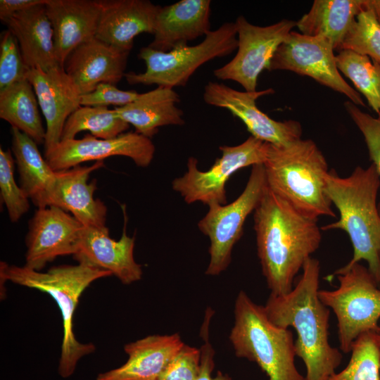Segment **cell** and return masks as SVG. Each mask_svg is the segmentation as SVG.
Masks as SVG:
<instances>
[{
	"instance_id": "4fadbf2b",
	"label": "cell",
	"mask_w": 380,
	"mask_h": 380,
	"mask_svg": "<svg viewBox=\"0 0 380 380\" xmlns=\"http://www.w3.org/2000/svg\"><path fill=\"white\" fill-rule=\"evenodd\" d=\"M272 88L255 91H239L224 84L209 82L204 87L203 100L210 106L225 108L246 125L251 136L275 146H286L301 139L298 121H277L256 106V100L272 94Z\"/></svg>"
},
{
	"instance_id": "f546056e",
	"label": "cell",
	"mask_w": 380,
	"mask_h": 380,
	"mask_svg": "<svg viewBox=\"0 0 380 380\" xmlns=\"http://www.w3.org/2000/svg\"><path fill=\"white\" fill-rule=\"evenodd\" d=\"M336 60L338 70L352 81L371 108L380 114V63L349 50L339 51Z\"/></svg>"
},
{
	"instance_id": "8992f818",
	"label": "cell",
	"mask_w": 380,
	"mask_h": 380,
	"mask_svg": "<svg viewBox=\"0 0 380 380\" xmlns=\"http://www.w3.org/2000/svg\"><path fill=\"white\" fill-rule=\"evenodd\" d=\"M229 340L239 357L254 362L269 380H305L295 365L293 336L289 328L274 324L264 306L243 291L234 303V323Z\"/></svg>"
},
{
	"instance_id": "f1b7e54d",
	"label": "cell",
	"mask_w": 380,
	"mask_h": 380,
	"mask_svg": "<svg viewBox=\"0 0 380 380\" xmlns=\"http://www.w3.org/2000/svg\"><path fill=\"white\" fill-rule=\"evenodd\" d=\"M129 127V125L118 117L115 109L81 106L65 122L61 140L75 139L79 132L85 130L99 139H112L125 133Z\"/></svg>"
},
{
	"instance_id": "ffe728a7",
	"label": "cell",
	"mask_w": 380,
	"mask_h": 380,
	"mask_svg": "<svg viewBox=\"0 0 380 380\" xmlns=\"http://www.w3.org/2000/svg\"><path fill=\"white\" fill-rule=\"evenodd\" d=\"M129 54L95 37L76 48L63 68L82 95L101 83L118 84L125 77Z\"/></svg>"
},
{
	"instance_id": "836d02e7",
	"label": "cell",
	"mask_w": 380,
	"mask_h": 380,
	"mask_svg": "<svg viewBox=\"0 0 380 380\" xmlns=\"http://www.w3.org/2000/svg\"><path fill=\"white\" fill-rule=\"evenodd\" d=\"M15 37L9 30L0 38V91L26 78L29 70Z\"/></svg>"
},
{
	"instance_id": "7c38bea8",
	"label": "cell",
	"mask_w": 380,
	"mask_h": 380,
	"mask_svg": "<svg viewBox=\"0 0 380 380\" xmlns=\"http://www.w3.org/2000/svg\"><path fill=\"white\" fill-rule=\"evenodd\" d=\"M235 24L236 54L213 74L219 80L236 82L246 91H255L260 74L267 70L274 53L296 26V22L283 19L271 25L258 26L240 15Z\"/></svg>"
},
{
	"instance_id": "9c48e42d",
	"label": "cell",
	"mask_w": 380,
	"mask_h": 380,
	"mask_svg": "<svg viewBox=\"0 0 380 380\" xmlns=\"http://www.w3.org/2000/svg\"><path fill=\"white\" fill-rule=\"evenodd\" d=\"M267 188L263 164L252 166L243 192L227 205L212 203L198 222L199 230L210 239V261L205 274L216 276L230 264L232 251L243 234L247 217L254 212Z\"/></svg>"
},
{
	"instance_id": "8d00e7d4",
	"label": "cell",
	"mask_w": 380,
	"mask_h": 380,
	"mask_svg": "<svg viewBox=\"0 0 380 380\" xmlns=\"http://www.w3.org/2000/svg\"><path fill=\"white\" fill-rule=\"evenodd\" d=\"M138 95L135 91L120 90L114 84L101 83L92 91L82 95L81 106L119 108L132 102Z\"/></svg>"
},
{
	"instance_id": "ab89813d",
	"label": "cell",
	"mask_w": 380,
	"mask_h": 380,
	"mask_svg": "<svg viewBox=\"0 0 380 380\" xmlns=\"http://www.w3.org/2000/svg\"><path fill=\"white\" fill-rule=\"evenodd\" d=\"M369 3L380 23V0H369Z\"/></svg>"
},
{
	"instance_id": "e575fe53",
	"label": "cell",
	"mask_w": 380,
	"mask_h": 380,
	"mask_svg": "<svg viewBox=\"0 0 380 380\" xmlns=\"http://www.w3.org/2000/svg\"><path fill=\"white\" fill-rule=\"evenodd\" d=\"M346 111L362 132L369 156L380 177V114L374 118L362 111L350 101L344 103ZM380 214V201L378 205Z\"/></svg>"
},
{
	"instance_id": "4dcf8cb0",
	"label": "cell",
	"mask_w": 380,
	"mask_h": 380,
	"mask_svg": "<svg viewBox=\"0 0 380 380\" xmlns=\"http://www.w3.org/2000/svg\"><path fill=\"white\" fill-rule=\"evenodd\" d=\"M350 352L347 366L329 380H380V350L374 331L360 334Z\"/></svg>"
},
{
	"instance_id": "5b68a950",
	"label": "cell",
	"mask_w": 380,
	"mask_h": 380,
	"mask_svg": "<svg viewBox=\"0 0 380 380\" xmlns=\"http://www.w3.org/2000/svg\"><path fill=\"white\" fill-rule=\"evenodd\" d=\"M0 275L1 281L9 280L46 293L56 301L61 313L63 328L58 371L63 378L72 375L80 360L95 350L94 344L78 341L73 332V316L79 299L93 281L112 274L84 262L55 266L42 272L25 266L9 265L1 262Z\"/></svg>"
},
{
	"instance_id": "60d3db41",
	"label": "cell",
	"mask_w": 380,
	"mask_h": 380,
	"mask_svg": "<svg viewBox=\"0 0 380 380\" xmlns=\"http://www.w3.org/2000/svg\"><path fill=\"white\" fill-rule=\"evenodd\" d=\"M374 332H375L377 343L380 350V324L378 326V328Z\"/></svg>"
},
{
	"instance_id": "8fae6325",
	"label": "cell",
	"mask_w": 380,
	"mask_h": 380,
	"mask_svg": "<svg viewBox=\"0 0 380 380\" xmlns=\"http://www.w3.org/2000/svg\"><path fill=\"white\" fill-rule=\"evenodd\" d=\"M332 44L326 39L291 31L274 53L267 70H289L308 76L365 106L360 94L343 78Z\"/></svg>"
},
{
	"instance_id": "3957f363",
	"label": "cell",
	"mask_w": 380,
	"mask_h": 380,
	"mask_svg": "<svg viewBox=\"0 0 380 380\" xmlns=\"http://www.w3.org/2000/svg\"><path fill=\"white\" fill-rule=\"evenodd\" d=\"M380 177L373 163L364 169L357 166L347 177L334 170L325 178V194L339 211L338 221L321 229H341L350 239L353 255L343 267L346 270L361 260L367 261L368 270L378 286L380 283V214L376 203Z\"/></svg>"
},
{
	"instance_id": "cb8c5ba5",
	"label": "cell",
	"mask_w": 380,
	"mask_h": 380,
	"mask_svg": "<svg viewBox=\"0 0 380 380\" xmlns=\"http://www.w3.org/2000/svg\"><path fill=\"white\" fill-rule=\"evenodd\" d=\"M46 4L18 12L5 23L18 41L26 65L44 71L61 66Z\"/></svg>"
},
{
	"instance_id": "ba28073f",
	"label": "cell",
	"mask_w": 380,
	"mask_h": 380,
	"mask_svg": "<svg viewBox=\"0 0 380 380\" xmlns=\"http://www.w3.org/2000/svg\"><path fill=\"white\" fill-rule=\"evenodd\" d=\"M334 274L339 286L332 291L319 290L318 296L335 314L340 350L348 353L360 334L378 328L380 288L368 268L359 262Z\"/></svg>"
},
{
	"instance_id": "277c9868",
	"label": "cell",
	"mask_w": 380,
	"mask_h": 380,
	"mask_svg": "<svg viewBox=\"0 0 380 380\" xmlns=\"http://www.w3.org/2000/svg\"><path fill=\"white\" fill-rule=\"evenodd\" d=\"M263 166L267 186L298 213L313 220L336 216L324 191L327 162L312 140L267 143Z\"/></svg>"
},
{
	"instance_id": "9a60e30c",
	"label": "cell",
	"mask_w": 380,
	"mask_h": 380,
	"mask_svg": "<svg viewBox=\"0 0 380 380\" xmlns=\"http://www.w3.org/2000/svg\"><path fill=\"white\" fill-rule=\"evenodd\" d=\"M83 228L77 220L58 207L37 208L29 221L24 266L40 271L58 256L73 255Z\"/></svg>"
},
{
	"instance_id": "30bf717a",
	"label": "cell",
	"mask_w": 380,
	"mask_h": 380,
	"mask_svg": "<svg viewBox=\"0 0 380 380\" xmlns=\"http://www.w3.org/2000/svg\"><path fill=\"white\" fill-rule=\"evenodd\" d=\"M220 150L221 157L216 159L209 170H200L197 159L190 157L186 172L172 181V189L178 192L186 203L201 202L208 205L212 203L225 205L227 182L240 169L263 164L267 143L251 136L239 145L222 146Z\"/></svg>"
},
{
	"instance_id": "44dd1931",
	"label": "cell",
	"mask_w": 380,
	"mask_h": 380,
	"mask_svg": "<svg viewBox=\"0 0 380 380\" xmlns=\"http://www.w3.org/2000/svg\"><path fill=\"white\" fill-rule=\"evenodd\" d=\"M96 38L121 51L130 52L134 38L153 34L160 6L148 0H101Z\"/></svg>"
},
{
	"instance_id": "6da1fadb",
	"label": "cell",
	"mask_w": 380,
	"mask_h": 380,
	"mask_svg": "<svg viewBox=\"0 0 380 380\" xmlns=\"http://www.w3.org/2000/svg\"><path fill=\"white\" fill-rule=\"evenodd\" d=\"M257 252L271 293H289L308 258L319 247L317 220L294 210L267 186L254 210Z\"/></svg>"
},
{
	"instance_id": "1f68e13d",
	"label": "cell",
	"mask_w": 380,
	"mask_h": 380,
	"mask_svg": "<svg viewBox=\"0 0 380 380\" xmlns=\"http://www.w3.org/2000/svg\"><path fill=\"white\" fill-rule=\"evenodd\" d=\"M349 50L369 56L380 63V23L370 6L362 10L349 28L341 45Z\"/></svg>"
},
{
	"instance_id": "f35d334b",
	"label": "cell",
	"mask_w": 380,
	"mask_h": 380,
	"mask_svg": "<svg viewBox=\"0 0 380 380\" xmlns=\"http://www.w3.org/2000/svg\"><path fill=\"white\" fill-rule=\"evenodd\" d=\"M49 0H1L0 19L6 23L14 14L31 7L46 4Z\"/></svg>"
},
{
	"instance_id": "7402d4cb",
	"label": "cell",
	"mask_w": 380,
	"mask_h": 380,
	"mask_svg": "<svg viewBox=\"0 0 380 380\" xmlns=\"http://www.w3.org/2000/svg\"><path fill=\"white\" fill-rule=\"evenodd\" d=\"M103 160L90 166H81L56 171L57 182L51 205L70 213L84 227H104L107 208L94 198L96 180L88 182L90 174L102 167Z\"/></svg>"
},
{
	"instance_id": "52a82bcc",
	"label": "cell",
	"mask_w": 380,
	"mask_h": 380,
	"mask_svg": "<svg viewBox=\"0 0 380 380\" xmlns=\"http://www.w3.org/2000/svg\"><path fill=\"white\" fill-rule=\"evenodd\" d=\"M235 23H225L210 31L204 39L195 46H186L162 52L142 47L138 57L146 64L141 73L129 72L125 77L130 84H156L173 89L184 87L193 73L203 64L215 58L232 53L238 46Z\"/></svg>"
},
{
	"instance_id": "603a6c76",
	"label": "cell",
	"mask_w": 380,
	"mask_h": 380,
	"mask_svg": "<svg viewBox=\"0 0 380 380\" xmlns=\"http://www.w3.org/2000/svg\"><path fill=\"white\" fill-rule=\"evenodd\" d=\"M184 345L177 333L148 336L127 343L124 347L128 355L127 362L99 374L96 380H158Z\"/></svg>"
},
{
	"instance_id": "4316f807",
	"label": "cell",
	"mask_w": 380,
	"mask_h": 380,
	"mask_svg": "<svg viewBox=\"0 0 380 380\" xmlns=\"http://www.w3.org/2000/svg\"><path fill=\"white\" fill-rule=\"evenodd\" d=\"M369 0H315L309 12L297 22L301 34L323 37L341 51L343 41L357 15Z\"/></svg>"
},
{
	"instance_id": "74e56055",
	"label": "cell",
	"mask_w": 380,
	"mask_h": 380,
	"mask_svg": "<svg viewBox=\"0 0 380 380\" xmlns=\"http://www.w3.org/2000/svg\"><path fill=\"white\" fill-rule=\"evenodd\" d=\"M213 315V310L208 308L201 329L203 343L200 348V372L197 380H232L227 374H224L220 372H218L215 377L212 376L215 367V351L209 341V326Z\"/></svg>"
},
{
	"instance_id": "d6a6232c",
	"label": "cell",
	"mask_w": 380,
	"mask_h": 380,
	"mask_svg": "<svg viewBox=\"0 0 380 380\" xmlns=\"http://www.w3.org/2000/svg\"><path fill=\"white\" fill-rule=\"evenodd\" d=\"M15 159L11 149L0 148V191L12 222H18L30 208L29 198L14 178Z\"/></svg>"
},
{
	"instance_id": "2e32d148",
	"label": "cell",
	"mask_w": 380,
	"mask_h": 380,
	"mask_svg": "<svg viewBox=\"0 0 380 380\" xmlns=\"http://www.w3.org/2000/svg\"><path fill=\"white\" fill-rule=\"evenodd\" d=\"M26 78L36 94L46 121L44 153L61 141L65 122L81 106L82 92L63 67L44 71L30 68Z\"/></svg>"
},
{
	"instance_id": "d4e9b609",
	"label": "cell",
	"mask_w": 380,
	"mask_h": 380,
	"mask_svg": "<svg viewBox=\"0 0 380 380\" xmlns=\"http://www.w3.org/2000/svg\"><path fill=\"white\" fill-rule=\"evenodd\" d=\"M11 151L20 187L37 208L50 206L57 182L56 172L42 158L32 138L15 127H11Z\"/></svg>"
},
{
	"instance_id": "7a4b0ae2",
	"label": "cell",
	"mask_w": 380,
	"mask_h": 380,
	"mask_svg": "<svg viewBox=\"0 0 380 380\" xmlns=\"http://www.w3.org/2000/svg\"><path fill=\"white\" fill-rule=\"evenodd\" d=\"M302 269L293 289L285 295L270 293L264 308L274 324L296 330L295 351L305 365V380H329L343 355L329 342L330 310L318 296L319 262L310 257Z\"/></svg>"
},
{
	"instance_id": "b9f144b4",
	"label": "cell",
	"mask_w": 380,
	"mask_h": 380,
	"mask_svg": "<svg viewBox=\"0 0 380 380\" xmlns=\"http://www.w3.org/2000/svg\"><path fill=\"white\" fill-rule=\"evenodd\" d=\"M379 265H380V249H379ZM379 287L380 288V283L379 284Z\"/></svg>"
},
{
	"instance_id": "d590c367",
	"label": "cell",
	"mask_w": 380,
	"mask_h": 380,
	"mask_svg": "<svg viewBox=\"0 0 380 380\" xmlns=\"http://www.w3.org/2000/svg\"><path fill=\"white\" fill-rule=\"evenodd\" d=\"M201 350L184 344L172 357L158 380H197Z\"/></svg>"
},
{
	"instance_id": "ac0fdd59",
	"label": "cell",
	"mask_w": 380,
	"mask_h": 380,
	"mask_svg": "<svg viewBox=\"0 0 380 380\" xmlns=\"http://www.w3.org/2000/svg\"><path fill=\"white\" fill-rule=\"evenodd\" d=\"M101 8L100 0L48 1L46 9L61 67L76 48L96 37Z\"/></svg>"
},
{
	"instance_id": "d6986e66",
	"label": "cell",
	"mask_w": 380,
	"mask_h": 380,
	"mask_svg": "<svg viewBox=\"0 0 380 380\" xmlns=\"http://www.w3.org/2000/svg\"><path fill=\"white\" fill-rule=\"evenodd\" d=\"M210 0H181L160 6L156 14L150 48L167 52L186 46L189 41L210 31Z\"/></svg>"
},
{
	"instance_id": "83f0119b",
	"label": "cell",
	"mask_w": 380,
	"mask_h": 380,
	"mask_svg": "<svg viewBox=\"0 0 380 380\" xmlns=\"http://www.w3.org/2000/svg\"><path fill=\"white\" fill-rule=\"evenodd\" d=\"M39 108L34 90L27 78L0 91V118L37 144H44L46 138Z\"/></svg>"
},
{
	"instance_id": "e0dca14e",
	"label": "cell",
	"mask_w": 380,
	"mask_h": 380,
	"mask_svg": "<svg viewBox=\"0 0 380 380\" xmlns=\"http://www.w3.org/2000/svg\"><path fill=\"white\" fill-rule=\"evenodd\" d=\"M125 227V222L119 240L109 236L107 227H84L74 259L110 272L124 284L139 281L142 269L134 258L135 239L127 234Z\"/></svg>"
},
{
	"instance_id": "5bb4252c",
	"label": "cell",
	"mask_w": 380,
	"mask_h": 380,
	"mask_svg": "<svg viewBox=\"0 0 380 380\" xmlns=\"http://www.w3.org/2000/svg\"><path fill=\"white\" fill-rule=\"evenodd\" d=\"M156 148L151 139L129 132L108 139L87 134L82 139L61 140L44 158L54 171L67 170L87 161H100L111 156H125L141 167H148Z\"/></svg>"
},
{
	"instance_id": "484cf974",
	"label": "cell",
	"mask_w": 380,
	"mask_h": 380,
	"mask_svg": "<svg viewBox=\"0 0 380 380\" xmlns=\"http://www.w3.org/2000/svg\"><path fill=\"white\" fill-rule=\"evenodd\" d=\"M179 101V96L173 89L158 86L114 109L120 118L134 127L136 132L151 139L160 127L184 124L183 112L176 106Z\"/></svg>"
}]
</instances>
